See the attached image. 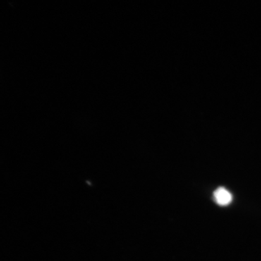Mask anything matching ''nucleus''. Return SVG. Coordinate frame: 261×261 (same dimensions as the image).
Segmentation results:
<instances>
[{
  "instance_id": "obj_1",
  "label": "nucleus",
  "mask_w": 261,
  "mask_h": 261,
  "mask_svg": "<svg viewBox=\"0 0 261 261\" xmlns=\"http://www.w3.org/2000/svg\"><path fill=\"white\" fill-rule=\"evenodd\" d=\"M214 198L220 205L225 206L230 204L232 200V195L224 187H219L214 192Z\"/></svg>"
}]
</instances>
